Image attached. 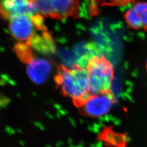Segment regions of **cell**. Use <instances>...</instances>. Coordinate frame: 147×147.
Returning a JSON list of instances; mask_svg holds the SVG:
<instances>
[{"mask_svg":"<svg viewBox=\"0 0 147 147\" xmlns=\"http://www.w3.org/2000/svg\"><path fill=\"white\" fill-rule=\"evenodd\" d=\"M0 11L2 16L8 20L16 16L31 17L39 13L29 0H1Z\"/></svg>","mask_w":147,"mask_h":147,"instance_id":"obj_5","label":"cell"},{"mask_svg":"<svg viewBox=\"0 0 147 147\" xmlns=\"http://www.w3.org/2000/svg\"><path fill=\"white\" fill-rule=\"evenodd\" d=\"M27 43L33 49L42 53L51 54L55 52V42L48 30L37 32Z\"/></svg>","mask_w":147,"mask_h":147,"instance_id":"obj_8","label":"cell"},{"mask_svg":"<svg viewBox=\"0 0 147 147\" xmlns=\"http://www.w3.org/2000/svg\"><path fill=\"white\" fill-rule=\"evenodd\" d=\"M52 70L51 63L47 60L34 57L27 64V73L32 82L37 84H44Z\"/></svg>","mask_w":147,"mask_h":147,"instance_id":"obj_6","label":"cell"},{"mask_svg":"<svg viewBox=\"0 0 147 147\" xmlns=\"http://www.w3.org/2000/svg\"><path fill=\"white\" fill-rule=\"evenodd\" d=\"M104 0H90L89 13L90 16H98L100 13V5H103Z\"/></svg>","mask_w":147,"mask_h":147,"instance_id":"obj_11","label":"cell"},{"mask_svg":"<svg viewBox=\"0 0 147 147\" xmlns=\"http://www.w3.org/2000/svg\"><path fill=\"white\" fill-rule=\"evenodd\" d=\"M89 91L92 94L112 92L114 69L104 56H95L87 64Z\"/></svg>","mask_w":147,"mask_h":147,"instance_id":"obj_2","label":"cell"},{"mask_svg":"<svg viewBox=\"0 0 147 147\" xmlns=\"http://www.w3.org/2000/svg\"><path fill=\"white\" fill-rule=\"evenodd\" d=\"M15 51L19 58L26 64L35 57L33 49L27 42H19L16 44Z\"/></svg>","mask_w":147,"mask_h":147,"instance_id":"obj_9","label":"cell"},{"mask_svg":"<svg viewBox=\"0 0 147 147\" xmlns=\"http://www.w3.org/2000/svg\"><path fill=\"white\" fill-rule=\"evenodd\" d=\"M104 138L106 142L113 146H117L123 141V136H120L118 134H115L111 131L105 132Z\"/></svg>","mask_w":147,"mask_h":147,"instance_id":"obj_10","label":"cell"},{"mask_svg":"<svg viewBox=\"0 0 147 147\" xmlns=\"http://www.w3.org/2000/svg\"><path fill=\"white\" fill-rule=\"evenodd\" d=\"M9 20L11 34L19 42H28L37 32L39 31L31 16H16Z\"/></svg>","mask_w":147,"mask_h":147,"instance_id":"obj_4","label":"cell"},{"mask_svg":"<svg viewBox=\"0 0 147 147\" xmlns=\"http://www.w3.org/2000/svg\"><path fill=\"white\" fill-rule=\"evenodd\" d=\"M54 80L63 94L73 99L74 102L91 94L87 70L79 64L71 67L59 65Z\"/></svg>","mask_w":147,"mask_h":147,"instance_id":"obj_1","label":"cell"},{"mask_svg":"<svg viewBox=\"0 0 147 147\" xmlns=\"http://www.w3.org/2000/svg\"><path fill=\"white\" fill-rule=\"evenodd\" d=\"M135 1L136 0H109V2L105 5H126Z\"/></svg>","mask_w":147,"mask_h":147,"instance_id":"obj_12","label":"cell"},{"mask_svg":"<svg viewBox=\"0 0 147 147\" xmlns=\"http://www.w3.org/2000/svg\"><path fill=\"white\" fill-rule=\"evenodd\" d=\"M35 124H36V125L37 126V127H38L39 129H40L41 130H43L44 129V127L42 126V125L40 123H39V122H35Z\"/></svg>","mask_w":147,"mask_h":147,"instance_id":"obj_13","label":"cell"},{"mask_svg":"<svg viewBox=\"0 0 147 147\" xmlns=\"http://www.w3.org/2000/svg\"><path fill=\"white\" fill-rule=\"evenodd\" d=\"M115 101L112 92L92 94L84 105V111L88 116L102 118L107 116Z\"/></svg>","mask_w":147,"mask_h":147,"instance_id":"obj_3","label":"cell"},{"mask_svg":"<svg viewBox=\"0 0 147 147\" xmlns=\"http://www.w3.org/2000/svg\"><path fill=\"white\" fill-rule=\"evenodd\" d=\"M127 25L134 29L147 28V2L134 5L125 14Z\"/></svg>","mask_w":147,"mask_h":147,"instance_id":"obj_7","label":"cell"}]
</instances>
